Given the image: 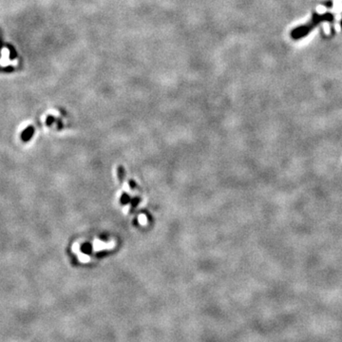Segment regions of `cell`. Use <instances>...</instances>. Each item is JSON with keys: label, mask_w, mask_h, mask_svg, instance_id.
<instances>
[{"label": "cell", "mask_w": 342, "mask_h": 342, "mask_svg": "<svg viewBox=\"0 0 342 342\" xmlns=\"http://www.w3.org/2000/svg\"><path fill=\"white\" fill-rule=\"evenodd\" d=\"M32 134H33V127H31V126H29L23 133H22V140L24 141V142H28L30 138H31V136H32Z\"/></svg>", "instance_id": "6da1fadb"}]
</instances>
